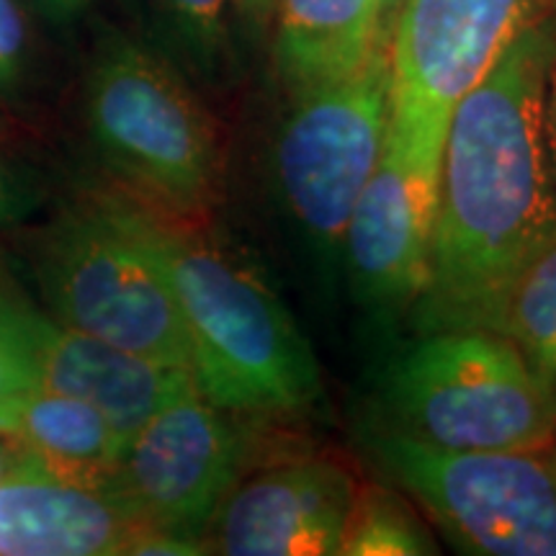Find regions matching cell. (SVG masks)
<instances>
[{
	"mask_svg": "<svg viewBox=\"0 0 556 556\" xmlns=\"http://www.w3.org/2000/svg\"><path fill=\"white\" fill-rule=\"evenodd\" d=\"M552 50L548 5L451 111L430 274L413 304L420 336L492 330L518 276L556 242V173L544 122Z\"/></svg>",
	"mask_w": 556,
	"mask_h": 556,
	"instance_id": "1",
	"label": "cell"
},
{
	"mask_svg": "<svg viewBox=\"0 0 556 556\" xmlns=\"http://www.w3.org/2000/svg\"><path fill=\"white\" fill-rule=\"evenodd\" d=\"M114 199L168 278L199 392L232 415L287 417L315 407L323 394L315 351L266 278L206 219L124 191Z\"/></svg>",
	"mask_w": 556,
	"mask_h": 556,
	"instance_id": "2",
	"label": "cell"
},
{
	"mask_svg": "<svg viewBox=\"0 0 556 556\" xmlns=\"http://www.w3.org/2000/svg\"><path fill=\"white\" fill-rule=\"evenodd\" d=\"M90 142L122 191L206 219L222 193V144L212 114L168 54L109 31L86 78Z\"/></svg>",
	"mask_w": 556,
	"mask_h": 556,
	"instance_id": "3",
	"label": "cell"
},
{
	"mask_svg": "<svg viewBox=\"0 0 556 556\" xmlns=\"http://www.w3.org/2000/svg\"><path fill=\"white\" fill-rule=\"evenodd\" d=\"M368 422L435 448L548 446L556 392L500 332L441 330L379 374Z\"/></svg>",
	"mask_w": 556,
	"mask_h": 556,
	"instance_id": "4",
	"label": "cell"
},
{
	"mask_svg": "<svg viewBox=\"0 0 556 556\" xmlns=\"http://www.w3.org/2000/svg\"><path fill=\"white\" fill-rule=\"evenodd\" d=\"M37 270L47 309L60 325L189 368V340L168 278L114 193L67 206L41 232Z\"/></svg>",
	"mask_w": 556,
	"mask_h": 556,
	"instance_id": "5",
	"label": "cell"
},
{
	"mask_svg": "<svg viewBox=\"0 0 556 556\" xmlns=\"http://www.w3.org/2000/svg\"><path fill=\"white\" fill-rule=\"evenodd\" d=\"M361 448L451 544L479 556H556V446L435 448L364 422Z\"/></svg>",
	"mask_w": 556,
	"mask_h": 556,
	"instance_id": "6",
	"label": "cell"
},
{
	"mask_svg": "<svg viewBox=\"0 0 556 556\" xmlns=\"http://www.w3.org/2000/svg\"><path fill=\"white\" fill-rule=\"evenodd\" d=\"M389 58L291 99L274 144L283 206L323 250L343 248L353 206L377 170L389 131Z\"/></svg>",
	"mask_w": 556,
	"mask_h": 556,
	"instance_id": "7",
	"label": "cell"
},
{
	"mask_svg": "<svg viewBox=\"0 0 556 556\" xmlns=\"http://www.w3.org/2000/svg\"><path fill=\"white\" fill-rule=\"evenodd\" d=\"M552 0H402L389 58V135L443 150L456 103Z\"/></svg>",
	"mask_w": 556,
	"mask_h": 556,
	"instance_id": "8",
	"label": "cell"
},
{
	"mask_svg": "<svg viewBox=\"0 0 556 556\" xmlns=\"http://www.w3.org/2000/svg\"><path fill=\"white\" fill-rule=\"evenodd\" d=\"M248 435L232 413L186 389L135 430L111 471V486L139 523L201 541L245 475Z\"/></svg>",
	"mask_w": 556,
	"mask_h": 556,
	"instance_id": "9",
	"label": "cell"
},
{
	"mask_svg": "<svg viewBox=\"0 0 556 556\" xmlns=\"http://www.w3.org/2000/svg\"><path fill=\"white\" fill-rule=\"evenodd\" d=\"M441 152L387 131L381 160L353 206L343 255L353 289L374 309H413L428 283Z\"/></svg>",
	"mask_w": 556,
	"mask_h": 556,
	"instance_id": "10",
	"label": "cell"
},
{
	"mask_svg": "<svg viewBox=\"0 0 556 556\" xmlns=\"http://www.w3.org/2000/svg\"><path fill=\"white\" fill-rule=\"evenodd\" d=\"M356 495V479L330 458L274 462L227 492L206 548L225 556H340Z\"/></svg>",
	"mask_w": 556,
	"mask_h": 556,
	"instance_id": "11",
	"label": "cell"
},
{
	"mask_svg": "<svg viewBox=\"0 0 556 556\" xmlns=\"http://www.w3.org/2000/svg\"><path fill=\"white\" fill-rule=\"evenodd\" d=\"M142 526L109 482L21 451L0 479V556L135 554Z\"/></svg>",
	"mask_w": 556,
	"mask_h": 556,
	"instance_id": "12",
	"label": "cell"
},
{
	"mask_svg": "<svg viewBox=\"0 0 556 556\" xmlns=\"http://www.w3.org/2000/svg\"><path fill=\"white\" fill-rule=\"evenodd\" d=\"M34 343L39 384L99 409L124 441L173 397L197 387L189 368L70 330L41 312Z\"/></svg>",
	"mask_w": 556,
	"mask_h": 556,
	"instance_id": "13",
	"label": "cell"
},
{
	"mask_svg": "<svg viewBox=\"0 0 556 556\" xmlns=\"http://www.w3.org/2000/svg\"><path fill=\"white\" fill-rule=\"evenodd\" d=\"M379 50L377 0H276L270 58L289 99L358 73Z\"/></svg>",
	"mask_w": 556,
	"mask_h": 556,
	"instance_id": "14",
	"label": "cell"
},
{
	"mask_svg": "<svg viewBox=\"0 0 556 556\" xmlns=\"http://www.w3.org/2000/svg\"><path fill=\"white\" fill-rule=\"evenodd\" d=\"M9 435L52 467L109 484L124 448V438L99 409L45 384L21 400Z\"/></svg>",
	"mask_w": 556,
	"mask_h": 556,
	"instance_id": "15",
	"label": "cell"
},
{
	"mask_svg": "<svg viewBox=\"0 0 556 556\" xmlns=\"http://www.w3.org/2000/svg\"><path fill=\"white\" fill-rule=\"evenodd\" d=\"M168 58L204 83L235 70V0H150Z\"/></svg>",
	"mask_w": 556,
	"mask_h": 556,
	"instance_id": "16",
	"label": "cell"
},
{
	"mask_svg": "<svg viewBox=\"0 0 556 556\" xmlns=\"http://www.w3.org/2000/svg\"><path fill=\"white\" fill-rule=\"evenodd\" d=\"M492 330L510 340L556 392V242L518 276Z\"/></svg>",
	"mask_w": 556,
	"mask_h": 556,
	"instance_id": "17",
	"label": "cell"
},
{
	"mask_svg": "<svg viewBox=\"0 0 556 556\" xmlns=\"http://www.w3.org/2000/svg\"><path fill=\"white\" fill-rule=\"evenodd\" d=\"M438 544L407 500L387 486H366L353 503L340 556H433Z\"/></svg>",
	"mask_w": 556,
	"mask_h": 556,
	"instance_id": "18",
	"label": "cell"
},
{
	"mask_svg": "<svg viewBox=\"0 0 556 556\" xmlns=\"http://www.w3.org/2000/svg\"><path fill=\"white\" fill-rule=\"evenodd\" d=\"M39 309L0 276V433L9 435L13 417L37 377Z\"/></svg>",
	"mask_w": 556,
	"mask_h": 556,
	"instance_id": "19",
	"label": "cell"
},
{
	"mask_svg": "<svg viewBox=\"0 0 556 556\" xmlns=\"http://www.w3.org/2000/svg\"><path fill=\"white\" fill-rule=\"evenodd\" d=\"M31 67V13L21 0H0V101L18 93Z\"/></svg>",
	"mask_w": 556,
	"mask_h": 556,
	"instance_id": "20",
	"label": "cell"
},
{
	"mask_svg": "<svg viewBox=\"0 0 556 556\" xmlns=\"http://www.w3.org/2000/svg\"><path fill=\"white\" fill-rule=\"evenodd\" d=\"M41 186L37 173L0 150V229H9L37 212Z\"/></svg>",
	"mask_w": 556,
	"mask_h": 556,
	"instance_id": "21",
	"label": "cell"
},
{
	"mask_svg": "<svg viewBox=\"0 0 556 556\" xmlns=\"http://www.w3.org/2000/svg\"><path fill=\"white\" fill-rule=\"evenodd\" d=\"M24 9L31 13V18L45 21L52 29H73L88 16L96 0H21Z\"/></svg>",
	"mask_w": 556,
	"mask_h": 556,
	"instance_id": "22",
	"label": "cell"
},
{
	"mask_svg": "<svg viewBox=\"0 0 556 556\" xmlns=\"http://www.w3.org/2000/svg\"><path fill=\"white\" fill-rule=\"evenodd\" d=\"M276 0H235V13L238 24L253 39H263L270 34V21H274Z\"/></svg>",
	"mask_w": 556,
	"mask_h": 556,
	"instance_id": "23",
	"label": "cell"
},
{
	"mask_svg": "<svg viewBox=\"0 0 556 556\" xmlns=\"http://www.w3.org/2000/svg\"><path fill=\"white\" fill-rule=\"evenodd\" d=\"M552 21H554V50L546 70V99H544V122H546V139L548 152L556 173V0H552Z\"/></svg>",
	"mask_w": 556,
	"mask_h": 556,
	"instance_id": "24",
	"label": "cell"
},
{
	"mask_svg": "<svg viewBox=\"0 0 556 556\" xmlns=\"http://www.w3.org/2000/svg\"><path fill=\"white\" fill-rule=\"evenodd\" d=\"M402 0H377V16H379V37L381 45L387 47L389 34H392L394 18H397Z\"/></svg>",
	"mask_w": 556,
	"mask_h": 556,
	"instance_id": "25",
	"label": "cell"
},
{
	"mask_svg": "<svg viewBox=\"0 0 556 556\" xmlns=\"http://www.w3.org/2000/svg\"><path fill=\"white\" fill-rule=\"evenodd\" d=\"M21 451H24L21 443L13 441L11 435L0 433V479H3L5 471L13 467V462H16V458L21 456Z\"/></svg>",
	"mask_w": 556,
	"mask_h": 556,
	"instance_id": "26",
	"label": "cell"
},
{
	"mask_svg": "<svg viewBox=\"0 0 556 556\" xmlns=\"http://www.w3.org/2000/svg\"><path fill=\"white\" fill-rule=\"evenodd\" d=\"M554 446H556V426H554Z\"/></svg>",
	"mask_w": 556,
	"mask_h": 556,
	"instance_id": "27",
	"label": "cell"
}]
</instances>
